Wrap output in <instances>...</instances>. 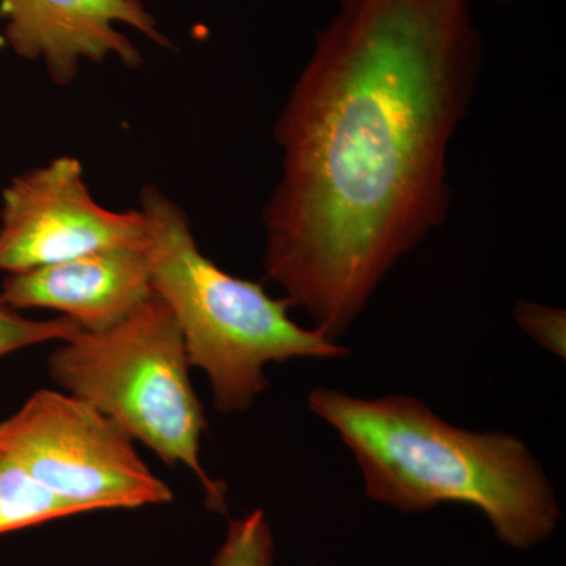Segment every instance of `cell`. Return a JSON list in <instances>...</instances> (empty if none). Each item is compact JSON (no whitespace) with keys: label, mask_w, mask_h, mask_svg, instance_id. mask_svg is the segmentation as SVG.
<instances>
[{"label":"cell","mask_w":566,"mask_h":566,"mask_svg":"<svg viewBox=\"0 0 566 566\" xmlns=\"http://www.w3.org/2000/svg\"><path fill=\"white\" fill-rule=\"evenodd\" d=\"M482 43L468 0H338L275 122L268 281L337 340L446 221Z\"/></svg>","instance_id":"6da1fadb"},{"label":"cell","mask_w":566,"mask_h":566,"mask_svg":"<svg viewBox=\"0 0 566 566\" xmlns=\"http://www.w3.org/2000/svg\"><path fill=\"white\" fill-rule=\"evenodd\" d=\"M308 408L352 450L368 497L405 513L441 504L485 513L505 545L528 549L556 531L560 505L534 453L513 436L444 422L406 395L365 400L315 389Z\"/></svg>","instance_id":"7a4b0ae2"},{"label":"cell","mask_w":566,"mask_h":566,"mask_svg":"<svg viewBox=\"0 0 566 566\" xmlns=\"http://www.w3.org/2000/svg\"><path fill=\"white\" fill-rule=\"evenodd\" d=\"M140 211L153 290L180 327L189 364L210 378L216 409L245 411L268 387L266 364L348 356L322 331L294 323L285 297L275 300L203 255L185 210L156 186L142 188Z\"/></svg>","instance_id":"3957f363"},{"label":"cell","mask_w":566,"mask_h":566,"mask_svg":"<svg viewBox=\"0 0 566 566\" xmlns=\"http://www.w3.org/2000/svg\"><path fill=\"white\" fill-rule=\"evenodd\" d=\"M189 365L180 327L155 293L117 326L81 331L52 354L50 371L59 386L164 463L186 465L202 482L208 505L226 513V486L211 480L199 461L208 423Z\"/></svg>","instance_id":"277c9868"},{"label":"cell","mask_w":566,"mask_h":566,"mask_svg":"<svg viewBox=\"0 0 566 566\" xmlns=\"http://www.w3.org/2000/svg\"><path fill=\"white\" fill-rule=\"evenodd\" d=\"M0 453L82 512L172 502L170 488L98 409L73 395L39 390L0 422Z\"/></svg>","instance_id":"5b68a950"},{"label":"cell","mask_w":566,"mask_h":566,"mask_svg":"<svg viewBox=\"0 0 566 566\" xmlns=\"http://www.w3.org/2000/svg\"><path fill=\"white\" fill-rule=\"evenodd\" d=\"M140 210L93 199L80 159L61 156L14 177L0 205V271L22 273L107 249L147 245Z\"/></svg>","instance_id":"8992f818"},{"label":"cell","mask_w":566,"mask_h":566,"mask_svg":"<svg viewBox=\"0 0 566 566\" xmlns=\"http://www.w3.org/2000/svg\"><path fill=\"white\" fill-rule=\"evenodd\" d=\"M3 40L24 61H41L51 81L70 85L82 62L118 59L128 69L142 55L117 24L172 48L142 0H0Z\"/></svg>","instance_id":"52a82bcc"},{"label":"cell","mask_w":566,"mask_h":566,"mask_svg":"<svg viewBox=\"0 0 566 566\" xmlns=\"http://www.w3.org/2000/svg\"><path fill=\"white\" fill-rule=\"evenodd\" d=\"M148 244L107 249L7 274L0 285V300L14 311L61 312L85 333L109 329L155 294Z\"/></svg>","instance_id":"ba28073f"},{"label":"cell","mask_w":566,"mask_h":566,"mask_svg":"<svg viewBox=\"0 0 566 566\" xmlns=\"http://www.w3.org/2000/svg\"><path fill=\"white\" fill-rule=\"evenodd\" d=\"M76 513L84 512L51 493L17 461L0 453V535Z\"/></svg>","instance_id":"9c48e42d"},{"label":"cell","mask_w":566,"mask_h":566,"mask_svg":"<svg viewBox=\"0 0 566 566\" xmlns=\"http://www.w3.org/2000/svg\"><path fill=\"white\" fill-rule=\"evenodd\" d=\"M274 539L262 510L230 521L227 539L212 566H273Z\"/></svg>","instance_id":"30bf717a"},{"label":"cell","mask_w":566,"mask_h":566,"mask_svg":"<svg viewBox=\"0 0 566 566\" xmlns=\"http://www.w3.org/2000/svg\"><path fill=\"white\" fill-rule=\"evenodd\" d=\"M81 331L80 324L69 316H59L46 322L25 318L20 311H14L0 300V357L44 342H69Z\"/></svg>","instance_id":"8fae6325"},{"label":"cell","mask_w":566,"mask_h":566,"mask_svg":"<svg viewBox=\"0 0 566 566\" xmlns=\"http://www.w3.org/2000/svg\"><path fill=\"white\" fill-rule=\"evenodd\" d=\"M515 316L517 323L535 342L565 357V312L543 305L517 304Z\"/></svg>","instance_id":"7c38bea8"}]
</instances>
